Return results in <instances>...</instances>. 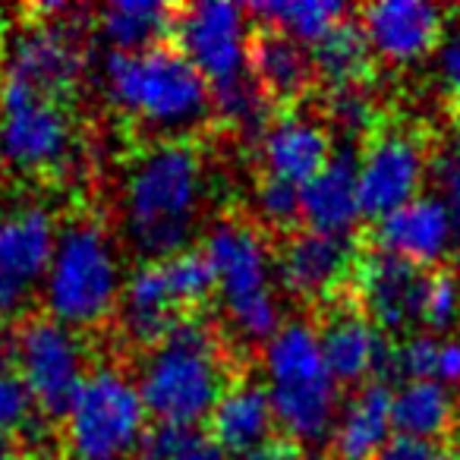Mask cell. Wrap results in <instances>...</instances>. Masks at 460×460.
<instances>
[{
    "instance_id": "23",
    "label": "cell",
    "mask_w": 460,
    "mask_h": 460,
    "mask_svg": "<svg viewBox=\"0 0 460 460\" xmlns=\"http://www.w3.org/2000/svg\"><path fill=\"white\" fill-rule=\"evenodd\" d=\"M391 401L394 391L385 378L366 382L353 388V394L341 403L338 422L332 429L334 460H376L378 451L391 441L394 420H391Z\"/></svg>"
},
{
    "instance_id": "28",
    "label": "cell",
    "mask_w": 460,
    "mask_h": 460,
    "mask_svg": "<svg viewBox=\"0 0 460 460\" xmlns=\"http://www.w3.org/2000/svg\"><path fill=\"white\" fill-rule=\"evenodd\" d=\"M250 16L259 26L278 29L300 45H319L332 29L350 16V7L341 0H265L252 4Z\"/></svg>"
},
{
    "instance_id": "24",
    "label": "cell",
    "mask_w": 460,
    "mask_h": 460,
    "mask_svg": "<svg viewBox=\"0 0 460 460\" xmlns=\"http://www.w3.org/2000/svg\"><path fill=\"white\" fill-rule=\"evenodd\" d=\"M250 73L259 89L278 104H294L315 85L313 54L290 35L256 26L250 48Z\"/></svg>"
},
{
    "instance_id": "35",
    "label": "cell",
    "mask_w": 460,
    "mask_h": 460,
    "mask_svg": "<svg viewBox=\"0 0 460 460\" xmlns=\"http://www.w3.org/2000/svg\"><path fill=\"white\" fill-rule=\"evenodd\" d=\"M441 451L432 445V441L422 438H410V435H391L388 445L378 451L376 460H438Z\"/></svg>"
},
{
    "instance_id": "36",
    "label": "cell",
    "mask_w": 460,
    "mask_h": 460,
    "mask_svg": "<svg viewBox=\"0 0 460 460\" xmlns=\"http://www.w3.org/2000/svg\"><path fill=\"white\" fill-rule=\"evenodd\" d=\"M438 79L445 95L460 108V35L445 39V45L438 48Z\"/></svg>"
},
{
    "instance_id": "22",
    "label": "cell",
    "mask_w": 460,
    "mask_h": 460,
    "mask_svg": "<svg viewBox=\"0 0 460 460\" xmlns=\"http://www.w3.org/2000/svg\"><path fill=\"white\" fill-rule=\"evenodd\" d=\"M275 410L265 382L237 376L221 394L217 407L208 416V438L230 457H250L256 447L275 438Z\"/></svg>"
},
{
    "instance_id": "31",
    "label": "cell",
    "mask_w": 460,
    "mask_h": 460,
    "mask_svg": "<svg viewBox=\"0 0 460 460\" xmlns=\"http://www.w3.org/2000/svg\"><path fill=\"white\" fill-rule=\"evenodd\" d=\"M460 322V275L451 269H438L429 275L426 300H422V319L420 325L429 334H451Z\"/></svg>"
},
{
    "instance_id": "33",
    "label": "cell",
    "mask_w": 460,
    "mask_h": 460,
    "mask_svg": "<svg viewBox=\"0 0 460 460\" xmlns=\"http://www.w3.org/2000/svg\"><path fill=\"white\" fill-rule=\"evenodd\" d=\"M438 350L441 338L429 332H416L394 344L391 350V372L388 376H401L407 382H435L438 376Z\"/></svg>"
},
{
    "instance_id": "27",
    "label": "cell",
    "mask_w": 460,
    "mask_h": 460,
    "mask_svg": "<svg viewBox=\"0 0 460 460\" xmlns=\"http://www.w3.org/2000/svg\"><path fill=\"white\" fill-rule=\"evenodd\" d=\"M309 54H313L315 83L332 89L334 95L363 89V83L372 73V64H376V54H372L363 29H359V22L350 20L332 29L319 45L309 48Z\"/></svg>"
},
{
    "instance_id": "37",
    "label": "cell",
    "mask_w": 460,
    "mask_h": 460,
    "mask_svg": "<svg viewBox=\"0 0 460 460\" xmlns=\"http://www.w3.org/2000/svg\"><path fill=\"white\" fill-rule=\"evenodd\" d=\"M435 382L447 385V388H457L460 385V334H447V338H441L438 376H435Z\"/></svg>"
},
{
    "instance_id": "40",
    "label": "cell",
    "mask_w": 460,
    "mask_h": 460,
    "mask_svg": "<svg viewBox=\"0 0 460 460\" xmlns=\"http://www.w3.org/2000/svg\"><path fill=\"white\" fill-rule=\"evenodd\" d=\"M454 447H457V457H460V401H457V422H454Z\"/></svg>"
},
{
    "instance_id": "8",
    "label": "cell",
    "mask_w": 460,
    "mask_h": 460,
    "mask_svg": "<svg viewBox=\"0 0 460 460\" xmlns=\"http://www.w3.org/2000/svg\"><path fill=\"white\" fill-rule=\"evenodd\" d=\"M76 152V120L64 98L0 79V164L22 177H54Z\"/></svg>"
},
{
    "instance_id": "26",
    "label": "cell",
    "mask_w": 460,
    "mask_h": 460,
    "mask_svg": "<svg viewBox=\"0 0 460 460\" xmlns=\"http://www.w3.org/2000/svg\"><path fill=\"white\" fill-rule=\"evenodd\" d=\"M457 401L460 397H454V388L441 382H403L391 401V420H394L397 435L435 445L447 432H454Z\"/></svg>"
},
{
    "instance_id": "13",
    "label": "cell",
    "mask_w": 460,
    "mask_h": 460,
    "mask_svg": "<svg viewBox=\"0 0 460 460\" xmlns=\"http://www.w3.org/2000/svg\"><path fill=\"white\" fill-rule=\"evenodd\" d=\"M432 167L426 139L410 127H382L359 152V205L366 217H385L422 196Z\"/></svg>"
},
{
    "instance_id": "32",
    "label": "cell",
    "mask_w": 460,
    "mask_h": 460,
    "mask_svg": "<svg viewBox=\"0 0 460 460\" xmlns=\"http://www.w3.org/2000/svg\"><path fill=\"white\" fill-rule=\"evenodd\" d=\"M256 208L265 227L294 234L296 224L303 221V205H300V186L284 183L278 177H259L256 180Z\"/></svg>"
},
{
    "instance_id": "3",
    "label": "cell",
    "mask_w": 460,
    "mask_h": 460,
    "mask_svg": "<svg viewBox=\"0 0 460 460\" xmlns=\"http://www.w3.org/2000/svg\"><path fill=\"white\" fill-rule=\"evenodd\" d=\"M234 378L221 328L192 315L146 353L136 385L161 429H199Z\"/></svg>"
},
{
    "instance_id": "4",
    "label": "cell",
    "mask_w": 460,
    "mask_h": 460,
    "mask_svg": "<svg viewBox=\"0 0 460 460\" xmlns=\"http://www.w3.org/2000/svg\"><path fill=\"white\" fill-rule=\"evenodd\" d=\"M123 284L127 275L114 234L92 215L70 217L60 227L58 250L41 281L45 315L79 334L95 332L117 319Z\"/></svg>"
},
{
    "instance_id": "19",
    "label": "cell",
    "mask_w": 460,
    "mask_h": 460,
    "mask_svg": "<svg viewBox=\"0 0 460 460\" xmlns=\"http://www.w3.org/2000/svg\"><path fill=\"white\" fill-rule=\"evenodd\" d=\"M186 319H192V313L186 309L164 259L139 262L129 271L127 284H123L120 309H117V322H120L127 341L152 350Z\"/></svg>"
},
{
    "instance_id": "5",
    "label": "cell",
    "mask_w": 460,
    "mask_h": 460,
    "mask_svg": "<svg viewBox=\"0 0 460 460\" xmlns=\"http://www.w3.org/2000/svg\"><path fill=\"white\" fill-rule=\"evenodd\" d=\"M265 388L281 435L300 447L332 438L341 413V385L322 357L319 332L306 319L278 328L262 350Z\"/></svg>"
},
{
    "instance_id": "11",
    "label": "cell",
    "mask_w": 460,
    "mask_h": 460,
    "mask_svg": "<svg viewBox=\"0 0 460 460\" xmlns=\"http://www.w3.org/2000/svg\"><path fill=\"white\" fill-rule=\"evenodd\" d=\"M58 237V217L41 202L0 208V328L32 319Z\"/></svg>"
},
{
    "instance_id": "2",
    "label": "cell",
    "mask_w": 460,
    "mask_h": 460,
    "mask_svg": "<svg viewBox=\"0 0 460 460\" xmlns=\"http://www.w3.org/2000/svg\"><path fill=\"white\" fill-rule=\"evenodd\" d=\"M98 76L111 108L155 133V142L192 139L196 129L215 120L211 85L171 45L133 54L108 51Z\"/></svg>"
},
{
    "instance_id": "38",
    "label": "cell",
    "mask_w": 460,
    "mask_h": 460,
    "mask_svg": "<svg viewBox=\"0 0 460 460\" xmlns=\"http://www.w3.org/2000/svg\"><path fill=\"white\" fill-rule=\"evenodd\" d=\"M243 460H306V447L284 438V435H275V438H269L262 447H256V451Z\"/></svg>"
},
{
    "instance_id": "1",
    "label": "cell",
    "mask_w": 460,
    "mask_h": 460,
    "mask_svg": "<svg viewBox=\"0 0 460 460\" xmlns=\"http://www.w3.org/2000/svg\"><path fill=\"white\" fill-rule=\"evenodd\" d=\"M208 173L192 139L152 142L127 164L120 183L123 240L142 262L177 256L202 221Z\"/></svg>"
},
{
    "instance_id": "41",
    "label": "cell",
    "mask_w": 460,
    "mask_h": 460,
    "mask_svg": "<svg viewBox=\"0 0 460 460\" xmlns=\"http://www.w3.org/2000/svg\"><path fill=\"white\" fill-rule=\"evenodd\" d=\"M4 41H7V35H4V26H0V58H4Z\"/></svg>"
},
{
    "instance_id": "20",
    "label": "cell",
    "mask_w": 460,
    "mask_h": 460,
    "mask_svg": "<svg viewBox=\"0 0 460 460\" xmlns=\"http://www.w3.org/2000/svg\"><path fill=\"white\" fill-rule=\"evenodd\" d=\"M334 155L328 120L306 111H281L259 136V161L265 177L306 186Z\"/></svg>"
},
{
    "instance_id": "21",
    "label": "cell",
    "mask_w": 460,
    "mask_h": 460,
    "mask_svg": "<svg viewBox=\"0 0 460 460\" xmlns=\"http://www.w3.org/2000/svg\"><path fill=\"white\" fill-rule=\"evenodd\" d=\"M303 224L319 234L353 237V227L363 217L359 205V155L353 146H341L325 167L300 186Z\"/></svg>"
},
{
    "instance_id": "12",
    "label": "cell",
    "mask_w": 460,
    "mask_h": 460,
    "mask_svg": "<svg viewBox=\"0 0 460 460\" xmlns=\"http://www.w3.org/2000/svg\"><path fill=\"white\" fill-rule=\"evenodd\" d=\"M250 7L224 4V0H205L192 7L177 10L173 20V39L177 51L205 76L211 89H224L250 73V48H252Z\"/></svg>"
},
{
    "instance_id": "42",
    "label": "cell",
    "mask_w": 460,
    "mask_h": 460,
    "mask_svg": "<svg viewBox=\"0 0 460 460\" xmlns=\"http://www.w3.org/2000/svg\"><path fill=\"white\" fill-rule=\"evenodd\" d=\"M438 460H460V457H457V454H441Z\"/></svg>"
},
{
    "instance_id": "6",
    "label": "cell",
    "mask_w": 460,
    "mask_h": 460,
    "mask_svg": "<svg viewBox=\"0 0 460 460\" xmlns=\"http://www.w3.org/2000/svg\"><path fill=\"white\" fill-rule=\"evenodd\" d=\"M202 252L215 271L217 294L234 334L252 344H269L284 322L271 284L275 256L265 240V230L250 217L224 215L208 227Z\"/></svg>"
},
{
    "instance_id": "43",
    "label": "cell",
    "mask_w": 460,
    "mask_h": 460,
    "mask_svg": "<svg viewBox=\"0 0 460 460\" xmlns=\"http://www.w3.org/2000/svg\"><path fill=\"white\" fill-rule=\"evenodd\" d=\"M133 460H152V457H148V454H142V451H139V457H133Z\"/></svg>"
},
{
    "instance_id": "16",
    "label": "cell",
    "mask_w": 460,
    "mask_h": 460,
    "mask_svg": "<svg viewBox=\"0 0 460 460\" xmlns=\"http://www.w3.org/2000/svg\"><path fill=\"white\" fill-rule=\"evenodd\" d=\"M319 344L322 357H325L332 376L338 385H366L385 378L391 372V350L385 332L350 300V296H338V300L325 303V313L319 319Z\"/></svg>"
},
{
    "instance_id": "17",
    "label": "cell",
    "mask_w": 460,
    "mask_h": 460,
    "mask_svg": "<svg viewBox=\"0 0 460 460\" xmlns=\"http://www.w3.org/2000/svg\"><path fill=\"white\" fill-rule=\"evenodd\" d=\"M359 29L376 60L413 66L445 45V10L426 0H378L359 10Z\"/></svg>"
},
{
    "instance_id": "34",
    "label": "cell",
    "mask_w": 460,
    "mask_h": 460,
    "mask_svg": "<svg viewBox=\"0 0 460 460\" xmlns=\"http://www.w3.org/2000/svg\"><path fill=\"white\" fill-rule=\"evenodd\" d=\"M432 196L441 199L447 211L454 217V227H457V256H460V146H445L432 155Z\"/></svg>"
},
{
    "instance_id": "15",
    "label": "cell",
    "mask_w": 460,
    "mask_h": 460,
    "mask_svg": "<svg viewBox=\"0 0 460 460\" xmlns=\"http://www.w3.org/2000/svg\"><path fill=\"white\" fill-rule=\"evenodd\" d=\"M429 275L432 271L420 269L407 259H397L382 250H366L357 259L347 296L385 334H397L407 332L410 325H420Z\"/></svg>"
},
{
    "instance_id": "7",
    "label": "cell",
    "mask_w": 460,
    "mask_h": 460,
    "mask_svg": "<svg viewBox=\"0 0 460 460\" xmlns=\"http://www.w3.org/2000/svg\"><path fill=\"white\" fill-rule=\"evenodd\" d=\"M139 385L117 366H95L64 413V445L73 460H133L148 438Z\"/></svg>"
},
{
    "instance_id": "39",
    "label": "cell",
    "mask_w": 460,
    "mask_h": 460,
    "mask_svg": "<svg viewBox=\"0 0 460 460\" xmlns=\"http://www.w3.org/2000/svg\"><path fill=\"white\" fill-rule=\"evenodd\" d=\"M0 460H29L22 441H0Z\"/></svg>"
},
{
    "instance_id": "18",
    "label": "cell",
    "mask_w": 460,
    "mask_h": 460,
    "mask_svg": "<svg viewBox=\"0 0 460 460\" xmlns=\"http://www.w3.org/2000/svg\"><path fill=\"white\" fill-rule=\"evenodd\" d=\"M369 240L372 250L407 259L420 269H435L457 256V227L438 196H416L413 202L378 217Z\"/></svg>"
},
{
    "instance_id": "14",
    "label": "cell",
    "mask_w": 460,
    "mask_h": 460,
    "mask_svg": "<svg viewBox=\"0 0 460 460\" xmlns=\"http://www.w3.org/2000/svg\"><path fill=\"white\" fill-rule=\"evenodd\" d=\"M357 240L296 227L275 252V275L296 300L332 303L347 294L357 269Z\"/></svg>"
},
{
    "instance_id": "25",
    "label": "cell",
    "mask_w": 460,
    "mask_h": 460,
    "mask_svg": "<svg viewBox=\"0 0 460 460\" xmlns=\"http://www.w3.org/2000/svg\"><path fill=\"white\" fill-rule=\"evenodd\" d=\"M177 7H167L158 0H117L104 4L95 13V29L108 51H148L161 45L164 35H173Z\"/></svg>"
},
{
    "instance_id": "10",
    "label": "cell",
    "mask_w": 460,
    "mask_h": 460,
    "mask_svg": "<svg viewBox=\"0 0 460 460\" xmlns=\"http://www.w3.org/2000/svg\"><path fill=\"white\" fill-rule=\"evenodd\" d=\"M13 369L32 394L35 407L48 420H64L66 407L89 378V347L83 334L32 315L13 328Z\"/></svg>"
},
{
    "instance_id": "30",
    "label": "cell",
    "mask_w": 460,
    "mask_h": 460,
    "mask_svg": "<svg viewBox=\"0 0 460 460\" xmlns=\"http://www.w3.org/2000/svg\"><path fill=\"white\" fill-rule=\"evenodd\" d=\"M142 454L152 460H230L227 451L215 445L199 429H155L148 432Z\"/></svg>"
},
{
    "instance_id": "29",
    "label": "cell",
    "mask_w": 460,
    "mask_h": 460,
    "mask_svg": "<svg viewBox=\"0 0 460 460\" xmlns=\"http://www.w3.org/2000/svg\"><path fill=\"white\" fill-rule=\"evenodd\" d=\"M39 420V407L16 369L0 366V441H22Z\"/></svg>"
},
{
    "instance_id": "9",
    "label": "cell",
    "mask_w": 460,
    "mask_h": 460,
    "mask_svg": "<svg viewBox=\"0 0 460 460\" xmlns=\"http://www.w3.org/2000/svg\"><path fill=\"white\" fill-rule=\"evenodd\" d=\"M35 13L39 20L22 22L4 41L0 79L22 83L41 95L66 102L89 64L83 32L70 20H64L73 13L70 7H39Z\"/></svg>"
}]
</instances>
